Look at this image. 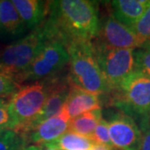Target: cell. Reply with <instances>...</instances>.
<instances>
[{"instance_id": "8fae6325", "label": "cell", "mask_w": 150, "mask_h": 150, "mask_svg": "<svg viewBox=\"0 0 150 150\" xmlns=\"http://www.w3.org/2000/svg\"><path fill=\"white\" fill-rule=\"evenodd\" d=\"M69 81L67 78H59L54 77L49 92L48 98L45 102L42 111L37 116L32 123L24 129L20 135H24L29 132L31 129L35 128L38 124L43 123V121L52 118L58 114L65 105V103L68 99L70 92Z\"/></svg>"}, {"instance_id": "ac0fdd59", "label": "cell", "mask_w": 150, "mask_h": 150, "mask_svg": "<svg viewBox=\"0 0 150 150\" xmlns=\"http://www.w3.org/2000/svg\"><path fill=\"white\" fill-rule=\"evenodd\" d=\"M137 69L150 78V41L135 50Z\"/></svg>"}, {"instance_id": "cb8c5ba5", "label": "cell", "mask_w": 150, "mask_h": 150, "mask_svg": "<svg viewBox=\"0 0 150 150\" xmlns=\"http://www.w3.org/2000/svg\"><path fill=\"white\" fill-rule=\"evenodd\" d=\"M142 131V139L138 150H150V119L139 123Z\"/></svg>"}, {"instance_id": "8992f818", "label": "cell", "mask_w": 150, "mask_h": 150, "mask_svg": "<svg viewBox=\"0 0 150 150\" xmlns=\"http://www.w3.org/2000/svg\"><path fill=\"white\" fill-rule=\"evenodd\" d=\"M93 45L98 65L111 92L137 70L134 49L111 48L97 39Z\"/></svg>"}, {"instance_id": "7a4b0ae2", "label": "cell", "mask_w": 150, "mask_h": 150, "mask_svg": "<svg viewBox=\"0 0 150 150\" xmlns=\"http://www.w3.org/2000/svg\"><path fill=\"white\" fill-rule=\"evenodd\" d=\"M66 47L69 54L70 84L98 96H108L111 90L98 65L93 42L72 41Z\"/></svg>"}, {"instance_id": "44dd1931", "label": "cell", "mask_w": 150, "mask_h": 150, "mask_svg": "<svg viewBox=\"0 0 150 150\" xmlns=\"http://www.w3.org/2000/svg\"><path fill=\"white\" fill-rule=\"evenodd\" d=\"M20 86L13 78L0 73V98L12 97Z\"/></svg>"}, {"instance_id": "30bf717a", "label": "cell", "mask_w": 150, "mask_h": 150, "mask_svg": "<svg viewBox=\"0 0 150 150\" xmlns=\"http://www.w3.org/2000/svg\"><path fill=\"white\" fill-rule=\"evenodd\" d=\"M70 118L65 106L62 110L52 118L43 121L24 135L27 143L43 147L59 139L69 131Z\"/></svg>"}, {"instance_id": "2e32d148", "label": "cell", "mask_w": 150, "mask_h": 150, "mask_svg": "<svg viewBox=\"0 0 150 150\" xmlns=\"http://www.w3.org/2000/svg\"><path fill=\"white\" fill-rule=\"evenodd\" d=\"M102 109L83 113L77 118L71 119L69 131L91 138L98 122L102 119Z\"/></svg>"}, {"instance_id": "83f0119b", "label": "cell", "mask_w": 150, "mask_h": 150, "mask_svg": "<svg viewBox=\"0 0 150 150\" xmlns=\"http://www.w3.org/2000/svg\"><path fill=\"white\" fill-rule=\"evenodd\" d=\"M42 150H59L54 147H42Z\"/></svg>"}, {"instance_id": "9c48e42d", "label": "cell", "mask_w": 150, "mask_h": 150, "mask_svg": "<svg viewBox=\"0 0 150 150\" xmlns=\"http://www.w3.org/2000/svg\"><path fill=\"white\" fill-rule=\"evenodd\" d=\"M97 40L108 47L120 49L136 50L146 41L139 37L131 27L117 20L112 13L100 22Z\"/></svg>"}, {"instance_id": "4fadbf2b", "label": "cell", "mask_w": 150, "mask_h": 150, "mask_svg": "<svg viewBox=\"0 0 150 150\" xmlns=\"http://www.w3.org/2000/svg\"><path fill=\"white\" fill-rule=\"evenodd\" d=\"M149 0H113L110 2L112 14L122 23L133 27L144 13Z\"/></svg>"}, {"instance_id": "e0dca14e", "label": "cell", "mask_w": 150, "mask_h": 150, "mask_svg": "<svg viewBox=\"0 0 150 150\" xmlns=\"http://www.w3.org/2000/svg\"><path fill=\"white\" fill-rule=\"evenodd\" d=\"M96 144L89 137L67 132L59 139L43 147H54L59 150H91Z\"/></svg>"}, {"instance_id": "5bb4252c", "label": "cell", "mask_w": 150, "mask_h": 150, "mask_svg": "<svg viewBox=\"0 0 150 150\" xmlns=\"http://www.w3.org/2000/svg\"><path fill=\"white\" fill-rule=\"evenodd\" d=\"M27 30L13 2L0 0V32L6 37L16 38L23 35Z\"/></svg>"}, {"instance_id": "5b68a950", "label": "cell", "mask_w": 150, "mask_h": 150, "mask_svg": "<svg viewBox=\"0 0 150 150\" xmlns=\"http://www.w3.org/2000/svg\"><path fill=\"white\" fill-rule=\"evenodd\" d=\"M54 78L22 86L11 97L8 101L9 112L13 130L18 134H21L42 111Z\"/></svg>"}, {"instance_id": "ffe728a7", "label": "cell", "mask_w": 150, "mask_h": 150, "mask_svg": "<svg viewBox=\"0 0 150 150\" xmlns=\"http://www.w3.org/2000/svg\"><path fill=\"white\" fill-rule=\"evenodd\" d=\"M91 139L96 143L97 144H106L112 146L110 137H109L108 123L106 119L102 118L98 122L96 129L92 135Z\"/></svg>"}, {"instance_id": "ba28073f", "label": "cell", "mask_w": 150, "mask_h": 150, "mask_svg": "<svg viewBox=\"0 0 150 150\" xmlns=\"http://www.w3.org/2000/svg\"><path fill=\"white\" fill-rule=\"evenodd\" d=\"M107 121L113 149L138 150L142 139V131L134 118L118 110L112 112Z\"/></svg>"}, {"instance_id": "603a6c76", "label": "cell", "mask_w": 150, "mask_h": 150, "mask_svg": "<svg viewBox=\"0 0 150 150\" xmlns=\"http://www.w3.org/2000/svg\"><path fill=\"white\" fill-rule=\"evenodd\" d=\"M13 130V123L8 107V102L4 98H0V130Z\"/></svg>"}, {"instance_id": "277c9868", "label": "cell", "mask_w": 150, "mask_h": 150, "mask_svg": "<svg viewBox=\"0 0 150 150\" xmlns=\"http://www.w3.org/2000/svg\"><path fill=\"white\" fill-rule=\"evenodd\" d=\"M48 39L50 38L42 23L27 35L6 46L0 54L1 73L18 83Z\"/></svg>"}, {"instance_id": "7402d4cb", "label": "cell", "mask_w": 150, "mask_h": 150, "mask_svg": "<svg viewBox=\"0 0 150 150\" xmlns=\"http://www.w3.org/2000/svg\"><path fill=\"white\" fill-rule=\"evenodd\" d=\"M19 134L12 129L0 130V150H11L19 138Z\"/></svg>"}, {"instance_id": "d6986e66", "label": "cell", "mask_w": 150, "mask_h": 150, "mask_svg": "<svg viewBox=\"0 0 150 150\" xmlns=\"http://www.w3.org/2000/svg\"><path fill=\"white\" fill-rule=\"evenodd\" d=\"M136 34L144 41H150V2L144 13L132 27Z\"/></svg>"}, {"instance_id": "d4e9b609", "label": "cell", "mask_w": 150, "mask_h": 150, "mask_svg": "<svg viewBox=\"0 0 150 150\" xmlns=\"http://www.w3.org/2000/svg\"><path fill=\"white\" fill-rule=\"evenodd\" d=\"M20 135V134H19ZM27 146V141L25 139L24 137H23L22 135L19 136L18 139L16 142L15 145L13 146V148L11 150H23V149Z\"/></svg>"}, {"instance_id": "7c38bea8", "label": "cell", "mask_w": 150, "mask_h": 150, "mask_svg": "<svg viewBox=\"0 0 150 150\" xmlns=\"http://www.w3.org/2000/svg\"><path fill=\"white\" fill-rule=\"evenodd\" d=\"M70 86L69 94L64 105L70 120L83 113L102 109L100 96L84 91L72 84Z\"/></svg>"}, {"instance_id": "52a82bcc", "label": "cell", "mask_w": 150, "mask_h": 150, "mask_svg": "<svg viewBox=\"0 0 150 150\" xmlns=\"http://www.w3.org/2000/svg\"><path fill=\"white\" fill-rule=\"evenodd\" d=\"M69 63V54L64 43L58 38H50L28 69L20 76L18 83L54 78Z\"/></svg>"}, {"instance_id": "6da1fadb", "label": "cell", "mask_w": 150, "mask_h": 150, "mask_svg": "<svg viewBox=\"0 0 150 150\" xmlns=\"http://www.w3.org/2000/svg\"><path fill=\"white\" fill-rule=\"evenodd\" d=\"M43 28L50 38L66 45L72 41L92 42L100 28L98 4L89 0H56L47 3Z\"/></svg>"}, {"instance_id": "9a60e30c", "label": "cell", "mask_w": 150, "mask_h": 150, "mask_svg": "<svg viewBox=\"0 0 150 150\" xmlns=\"http://www.w3.org/2000/svg\"><path fill=\"white\" fill-rule=\"evenodd\" d=\"M12 2L28 29H34L45 20L47 3L39 0H13Z\"/></svg>"}, {"instance_id": "3957f363", "label": "cell", "mask_w": 150, "mask_h": 150, "mask_svg": "<svg viewBox=\"0 0 150 150\" xmlns=\"http://www.w3.org/2000/svg\"><path fill=\"white\" fill-rule=\"evenodd\" d=\"M108 104L138 121L150 119V78L136 70L108 95Z\"/></svg>"}, {"instance_id": "f1b7e54d", "label": "cell", "mask_w": 150, "mask_h": 150, "mask_svg": "<svg viewBox=\"0 0 150 150\" xmlns=\"http://www.w3.org/2000/svg\"><path fill=\"white\" fill-rule=\"evenodd\" d=\"M0 73H1V69H0Z\"/></svg>"}, {"instance_id": "484cf974", "label": "cell", "mask_w": 150, "mask_h": 150, "mask_svg": "<svg viewBox=\"0 0 150 150\" xmlns=\"http://www.w3.org/2000/svg\"><path fill=\"white\" fill-rule=\"evenodd\" d=\"M91 150H113V148L110 145L96 144Z\"/></svg>"}, {"instance_id": "4316f807", "label": "cell", "mask_w": 150, "mask_h": 150, "mask_svg": "<svg viewBox=\"0 0 150 150\" xmlns=\"http://www.w3.org/2000/svg\"><path fill=\"white\" fill-rule=\"evenodd\" d=\"M23 150H42V147L40 146H38V145H28V146H26Z\"/></svg>"}]
</instances>
